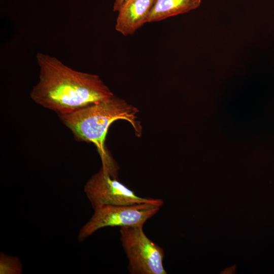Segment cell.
<instances>
[{
    "label": "cell",
    "instance_id": "obj_1",
    "mask_svg": "<svg viewBox=\"0 0 274 274\" xmlns=\"http://www.w3.org/2000/svg\"><path fill=\"white\" fill-rule=\"evenodd\" d=\"M39 80L30 96L37 104L59 116L106 101L114 95L100 77L75 70L55 57L36 55Z\"/></svg>",
    "mask_w": 274,
    "mask_h": 274
},
{
    "label": "cell",
    "instance_id": "obj_2",
    "mask_svg": "<svg viewBox=\"0 0 274 274\" xmlns=\"http://www.w3.org/2000/svg\"><path fill=\"white\" fill-rule=\"evenodd\" d=\"M138 112L136 107L114 95L106 101L60 117L76 140L95 146L101 160V168L112 177L117 178L118 165L105 147L106 135L111 124L118 120L129 122L136 135H141L142 128L138 119Z\"/></svg>",
    "mask_w": 274,
    "mask_h": 274
},
{
    "label": "cell",
    "instance_id": "obj_3",
    "mask_svg": "<svg viewBox=\"0 0 274 274\" xmlns=\"http://www.w3.org/2000/svg\"><path fill=\"white\" fill-rule=\"evenodd\" d=\"M144 226L120 227V241L128 260L131 274H166L163 249L149 238Z\"/></svg>",
    "mask_w": 274,
    "mask_h": 274
},
{
    "label": "cell",
    "instance_id": "obj_4",
    "mask_svg": "<svg viewBox=\"0 0 274 274\" xmlns=\"http://www.w3.org/2000/svg\"><path fill=\"white\" fill-rule=\"evenodd\" d=\"M160 206L149 203L125 206H105L94 210L90 219L81 227L78 235L83 242L95 232L107 227L144 226Z\"/></svg>",
    "mask_w": 274,
    "mask_h": 274
},
{
    "label": "cell",
    "instance_id": "obj_5",
    "mask_svg": "<svg viewBox=\"0 0 274 274\" xmlns=\"http://www.w3.org/2000/svg\"><path fill=\"white\" fill-rule=\"evenodd\" d=\"M84 191L93 210L105 206L149 203L161 207L163 204L161 199L138 196L101 167L87 181Z\"/></svg>",
    "mask_w": 274,
    "mask_h": 274
},
{
    "label": "cell",
    "instance_id": "obj_6",
    "mask_svg": "<svg viewBox=\"0 0 274 274\" xmlns=\"http://www.w3.org/2000/svg\"><path fill=\"white\" fill-rule=\"evenodd\" d=\"M154 0H126L118 11L115 29L124 36L133 35L147 19Z\"/></svg>",
    "mask_w": 274,
    "mask_h": 274
},
{
    "label": "cell",
    "instance_id": "obj_7",
    "mask_svg": "<svg viewBox=\"0 0 274 274\" xmlns=\"http://www.w3.org/2000/svg\"><path fill=\"white\" fill-rule=\"evenodd\" d=\"M201 0H154L147 22L160 21L197 8Z\"/></svg>",
    "mask_w": 274,
    "mask_h": 274
},
{
    "label": "cell",
    "instance_id": "obj_8",
    "mask_svg": "<svg viewBox=\"0 0 274 274\" xmlns=\"http://www.w3.org/2000/svg\"><path fill=\"white\" fill-rule=\"evenodd\" d=\"M22 271L23 266L18 257L1 253L0 274H21Z\"/></svg>",
    "mask_w": 274,
    "mask_h": 274
},
{
    "label": "cell",
    "instance_id": "obj_9",
    "mask_svg": "<svg viewBox=\"0 0 274 274\" xmlns=\"http://www.w3.org/2000/svg\"><path fill=\"white\" fill-rule=\"evenodd\" d=\"M126 1V0H115L113 6V11L114 12H118Z\"/></svg>",
    "mask_w": 274,
    "mask_h": 274
}]
</instances>
